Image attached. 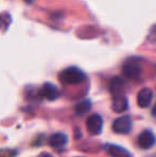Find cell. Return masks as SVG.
<instances>
[{"label": "cell", "instance_id": "1", "mask_svg": "<svg viewBox=\"0 0 156 157\" xmlns=\"http://www.w3.org/2000/svg\"><path fill=\"white\" fill-rule=\"evenodd\" d=\"M86 79V74L78 67L71 66L65 68L60 74V80L67 85H78Z\"/></svg>", "mask_w": 156, "mask_h": 157}, {"label": "cell", "instance_id": "2", "mask_svg": "<svg viewBox=\"0 0 156 157\" xmlns=\"http://www.w3.org/2000/svg\"><path fill=\"white\" fill-rule=\"evenodd\" d=\"M123 74L129 79H137L141 74V66L134 59L127 60L123 65Z\"/></svg>", "mask_w": 156, "mask_h": 157}, {"label": "cell", "instance_id": "3", "mask_svg": "<svg viewBox=\"0 0 156 157\" xmlns=\"http://www.w3.org/2000/svg\"><path fill=\"white\" fill-rule=\"evenodd\" d=\"M131 125H133V122H131V118H128V117H120L113 122L112 128L117 134L125 135L128 134L131 130Z\"/></svg>", "mask_w": 156, "mask_h": 157}, {"label": "cell", "instance_id": "4", "mask_svg": "<svg viewBox=\"0 0 156 157\" xmlns=\"http://www.w3.org/2000/svg\"><path fill=\"white\" fill-rule=\"evenodd\" d=\"M87 128L88 132L91 135H98L101 134L103 128V119L98 114H92L87 120Z\"/></svg>", "mask_w": 156, "mask_h": 157}, {"label": "cell", "instance_id": "5", "mask_svg": "<svg viewBox=\"0 0 156 157\" xmlns=\"http://www.w3.org/2000/svg\"><path fill=\"white\" fill-rule=\"evenodd\" d=\"M41 96H43L44 98L48 99V101H56L57 98H59L60 96V91L55 85L49 82H46L45 85L42 87L41 91H40Z\"/></svg>", "mask_w": 156, "mask_h": 157}, {"label": "cell", "instance_id": "6", "mask_svg": "<svg viewBox=\"0 0 156 157\" xmlns=\"http://www.w3.org/2000/svg\"><path fill=\"white\" fill-rule=\"evenodd\" d=\"M155 143V136L151 130H143L138 137V144L142 149H150Z\"/></svg>", "mask_w": 156, "mask_h": 157}, {"label": "cell", "instance_id": "7", "mask_svg": "<svg viewBox=\"0 0 156 157\" xmlns=\"http://www.w3.org/2000/svg\"><path fill=\"white\" fill-rule=\"evenodd\" d=\"M153 98V92L149 88H143L137 95V103L141 108H146L150 106Z\"/></svg>", "mask_w": 156, "mask_h": 157}, {"label": "cell", "instance_id": "8", "mask_svg": "<svg viewBox=\"0 0 156 157\" xmlns=\"http://www.w3.org/2000/svg\"><path fill=\"white\" fill-rule=\"evenodd\" d=\"M128 108V101L127 98L122 94L115 95L112 101V109L116 112H124Z\"/></svg>", "mask_w": 156, "mask_h": 157}, {"label": "cell", "instance_id": "9", "mask_svg": "<svg viewBox=\"0 0 156 157\" xmlns=\"http://www.w3.org/2000/svg\"><path fill=\"white\" fill-rule=\"evenodd\" d=\"M106 152L111 157H131V154L127 150L120 145L108 144L106 145Z\"/></svg>", "mask_w": 156, "mask_h": 157}, {"label": "cell", "instance_id": "10", "mask_svg": "<svg viewBox=\"0 0 156 157\" xmlns=\"http://www.w3.org/2000/svg\"><path fill=\"white\" fill-rule=\"evenodd\" d=\"M67 143V136L65 134H63V132H56V134H54L49 138V144L52 147H56V149L64 147Z\"/></svg>", "mask_w": 156, "mask_h": 157}, {"label": "cell", "instance_id": "11", "mask_svg": "<svg viewBox=\"0 0 156 157\" xmlns=\"http://www.w3.org/2000/svg\"><path fill=\"white\" fill-rule=\"evenodd\" d=\"M91 109V103L89 101H82L75 106V113L78 116H83Z\"/></svg>", "mask_w": 156, "mask_h": 157}, {"label": "cell", "instance_id": "12", "mask_svg": "<svg viewBox=\"0 0 156 157\" xmlns=\"http://www.w3.org/2000/svg\"><path fill=\"white\" fill-rule=\"evenodd\" d=\"M123 87V82L120 78H115L112 81H111V85H110V90L115 95H119L121 94V90H122Z\"/></svg>", "mask_w": 156, "mask_h": 157}, {"label": "cell", "instance_id": "13", "mask_svg": "<svg viewBox=\"0 0 156 157\" xmlns=\"http://www.w3.org/2000/svg\"><path fill=\"white\" fill-rule=\"evenodd\" d=\"M38 157H54V156L49 153H41Z\"/></svg>", "mask_w": 156, "mask_h": 157}, {"label": "cell", "instance_id": "14", "mask_svg": "<svg viewBox=\"0 0 156 157\" xmlns=\"http://www.w3.org/2000/svg\"><path fill=\"white\" fill-rule=\"evenodd\" d=\"M152 114L156 118V105L154 106V107H153V109H152Z\"/></svg>", "mask_w": 156, "mask_h": 157}, {"label": "cell", "instance_id": "15", "mask_svg": "<svg viewBox=\"0 0 156 157\" xmlns=\"http://www.w3.org/2000/svg\"><path fill=\"white\" fill-rule=\"evenodd\" d=\"M25 1L29 2V3H31V2H33V1H34V0H25Z\"/></svg>", "mask_w": 156, "mask_h": 157}]
</instances>
